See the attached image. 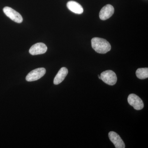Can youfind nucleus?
<instances>
[{
    "instance_id": "423d86ee",
    "label": "nucleus",
    "mask_w": 148,
    "mask_h": 148,
    "mask_svg": "<svg viewBox=\"0 0 148 148\" xmlns=\"http://www.w3.org/2000/svg\"><path fill=\"white\" fill-rule=\"evenodd\" d=\"M114 12V9L112 5L108 4L103 7L99 13V17L101 20H106L112 16Z\"/></svg>"
},
{
    "instance_id": "0eeeda50",
    "label": "nucleus",
    "mask_w": 148,
    "mask_h": 148,
    "mask_svg": "<svg viewBox=\"0 0 148 148\" xmlns=\"http://www.w3.org/2000/svg\"><path fill=\"white\" fill-rule=\"evenodd\" d=\"M47 50V47L44 43L39 42L32 46L29 49V52L32 55H36L43 54Z\"/></svg>"
},
{
    "instance_id": "9b49d317",
    "label": "nucleus",
    "mask_w": 148,
    "mask_h": 148,
    "mask_svg": "<svg viewBox=\"0 0 148 148\" xmlns=\"http://www.w3.org/2000/svg\"><path fill=\"white\" fill-rule=\"evenodd\" d=\"M136 75L137 77L141 79H145L148 77V68H140L136 71Z\"/></svg>"
},
{
    "instance_id": "f8f14e48",
    "label": "nucleus",
    "mask_w": 148,
    "mask_h": 148,
    "mask_svg": "<svg viewBox=\"0 0 148 148\" xmlns=\"http://www.w3.org/2000/svg\"><path fill=\"white\" fill-rule=\"evenodd\" d=\"M98 77H99V78L100 79H101V77L100 75H98Z\"/></svg>"
},
{
    "instance_id": "f257e3e1",
    "label": "nucleus",
    "mask_w": 148,
    "mask_h": 148,
    "mask_svg": "<svg viewBox=\"0 0 148 148\" xmlns=\"http://www.w3.org/2000/svg\"><path fill=\"white\" fill-rule=\"evenodd\" d=\"M91 46L96 52L101 54L107 53L111 49L110 44L107 40L97 37L91 40Z\"/></svg>"
},
{
    "instance_id": "9d476101",
    "label": "nucleus",
    "mask_w": 148,
    "mask_h": 148,
    "mask_svg": "<svg viewBox=\"0 0 148 148\" xmlns=\"http://www.w3.org/2000/svg\"><path fill=\"white\" fill-rule=\"evenodd\" d=\"M68 70L66 67L61 68L53 80V83L58 85L62 82L68 74Z\"/></svg>"
},
{
    "instance_id": "6e6552de",
    "label": "nucleus",
    "mask_w": 148,
    "mask_h": 148,
    "mask_svg": "<svg viewBox=\"0 0 148 148\" xmlns=\"http://www.w3.org/2000/svg\"><path fill=\"white\" fill-rule=\"evenodd\" d=\"M109 139L116 148H125V145L120 136L116 132L111 131L109 133Z\"/></svg>"
},
{
    "instance_id": "39448f33",
    "label": "nucleus",
    "mask_w": 148,
    "mask_h": 148,
    "mask_svg": "<svg viewBox=\"0 0 148 148\" xmlns=\"http://www.w3.org/2000/svg\"><path fill=\"white\" fill-rule=\"evenodd\" d=\"M46 73V69L43 68H38L33 70L27 75L26 79L28 82H33L39 79Z\"/></svg>"
},
{
    "instance_id": "7ed1b4c3",
    "label": "nucleus",
    "mask_w": 148,
    "mask_h": 148,
    "mask_svg": "<svg viewBox=\"0 0 148 148\" xmlns=\"http://www.w3.org/2000/svg\"><path fill=\"white\" fill-rule=\"evenodd\" d=\"M4 13L12 21L17 23H21L23 21V18L21 14L13 9L9 7H5L3 9Z\"/></svg>"
},
{
    "instance_id": "f03ea898",
    "label": "nucleus",
    "mask_w": 148,
    "mask_h": 148,
    "mask_svg": "<svg viewBox=\"0 0 148 148\" xmlns=\"http://www.w3.org/2000/svg\"><path fill=\"white\" fill-rule=\"evenodd\" d=\"M101 80L109 85H114L116 84L117 80L116 75L115 73L111 70H108L101 73Z\"/></svg>"
},
{
    "instance_id": "1a4fd4ad",
    "label": "nucleus",
    "mask_w": 148,
    "mask_h": 148,
    "mask_svg": "<svg viewBox=\"0 0 148 148\" xmlns=\"http://www.w3.org/2000/svg\"><path fill=\"white\" fill-rule=\"evenodd\" d=\"M67 6L69 10L77 14H81L83 12L82 6L75 1H69L67 4Z\"/></svg>"
},
{
    "instance_id": "20e7f679",
    "label": "nucleus",
    "mask_w": 148,
    "mask_h": 148,
    "mask_svg": "<svg viewBox=\"0 0 148 148\" xmlns=\"http://www.w3.org/2000/svg\"><path fill=\"white\" fill-rule=\"evenodd\" d=\"M127 101L129 105L137 110H142L144 108L143 101L139 96L135 94H130L127 98Z\"/></svg>"
}]
</instances>
